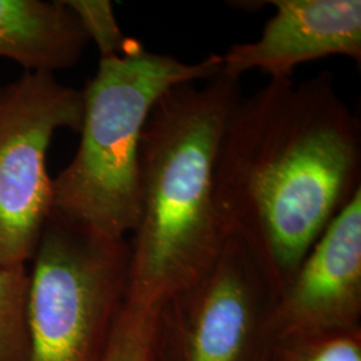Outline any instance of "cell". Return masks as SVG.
<instances>
[{
	"label": "cell",
	"mask_w": 361,
	"mask_h": 361,
	"mask_svg": "<svg viewBox=\"0 0 361 361\" xmlns=\"http://www.w3.org/2000/svg\"><path fill=\"white\" fill-rule=\"evenodd\" d=\"M359 118L331 74L271 79L234 104L213 195L225 240L250 249L276 297L361 189Z\"/></svg>",
	"instance_id": "obj_1"
},
{
	"label": "cell",
	"mask_w": 361,
	"mask_h": 361,
	"mask_svg": "<svg viewBox=\"0 0 361 361\" xmlns=\"http://www.w3.org/2000/svg\"><path fill=\"white\" fill-rule=\"evenodd\" d=\"M240 80L182 83L157 102L141 141V212L126 300L161 308L198 284L225 244L213 195L219 143Z\"/></svg>",
	"instance_id": "obj_2"
},
{
	"label": "cell",
	"mask_w": 361,
	"mask_h": 361,
	"mask_svg": "<svg viewBox=\"0 0 361 361\" xmlns=\"http://www.w3.org/2000/svg\"><path fill=\"white\" fill-rule=\"evenodd\" d=\"M221 70L217 54L186 63L133 38L119 54L101 58L83 90L77 154L52 180L51 213L106 240H128L140 219L141 141L152 110L170 89Z\"/></svg>",
	"instance_id": "obj_3"
},
{
	"label": "cell",
	"mask_w": 361,
	"mask_h": 361,
	"mask_svg": "<svg viewBox=\"0 0 361 361\" xmlns=\"http://www.w3.org/2000/svg\"><path fill=\"white\" fill-rule=\"evenodd\" d=\"M28 271V361H102L123 308L129 241L51 213Z\"/></svg>",
	"instance_id": "obj_4"
},
{
	"label": "cell",
	"mask_w": 361,
	"mask_h": 361,
	"mask_svg": "<svg viewBox=\"0 0 361 361\" xmlns=\"http://www.w3.org/2000/svg\"><path fill=\"white\" fill-rule=\"evenodd\" d=\"M83 91L50 73L0 89V267L27 265L51 216L47 152L61 129L80 131Z\"/></svg>",
	"instance_id": "obj_5"
},
{
	"label": "cell",
	"mask_w": 361,
	"mask_h": 361,
	"mask_svg": "<svg viewBox=\"0 0 361 361\" xmlns=\"http://www.w3.org/2000/svg\"><path fill=\"white\" fill-rule=\"evenodd\" d=\"M276 300L245 243L226 238L207 276L164 307L154 361H271Z\"/></svg>",
	"instance_id": "obj_6"
},
{
	"label": "cell",
	"mask_w": 361,
	"mask_h": 361,
	"mask_svg": "<svg viewBox=\"0 0 361 361\" xmlns=\"http://www.w3.org/2000/svg\"><path fill=\"white\" fill-rule=\"evenodd\" d=\"M361 189L332 219L271 308L273 344L361 328Z\"/></svg>",
	"instance_id": "obj_7"
},
{
	"label": "cell",
	"mask_w": 361,
	"mask_h": 361,
	"mask_svg": "<svg viewBox=\"0 0 361 361\" xmlns=\"http://www.w3.org/2000/svg\"><path fill=\"white\" fill-rule=\"evenodd\" d=\"M276 13L257 40L238 43L222 58L221 74L240 80L258 70L293 78L297 66L331 55L361 61L360 0H271Z\"/></svg>",
	"instance_id": "obj_8"
},
{
	"label": "cell",
	"mask_w": 361,
	"mask_h": 361,
	"mask_svg": "<svg viewBox=\"0 0 361 361\" xmlns=\"http://www.w3.org/2000/svg\"><path fill=\"white\" fill-rule=\"evenodd\" d=\"M87 42L66 0H0V56L27 73L54 74L75 65Z\"/></svg>",
	"instance_id": "obj_9"
},
{
	"label": "cell",
	"mask_w": 361,
	"mask_h": 361,
	"mask_svg": "<svg viewBox=\"0 0 361 361\" xmlns=\"http://www.w3.org/2000/svg\"><path fill=\"white\" fill-rule=\"evenodd\" d=\"M27 265L0 267V361H28Z\"/></svg>",
	"instance_id": "obj_10"
},
{
	"label": "cell",
	"mask_w": 361,
	"mask_h": 361,
	"mask_svg": "<svg viewBox=\"0 0 361 361\" xmlns=\"http://www.w3.org/2000/svg\"><path fill=\"white\" fill-rule=\"evenodd\" d=\"M161 313L125 298L102 361H154Z\"/></svg>",
	"instance_id": "obj_11"
},
{
	"label": "cell",
	"mask_w": 361,
	"mask_h": 361,
	"mask_svg": "<svg viewBox=\"0 0 361 361\" xmlns=\"http://www.w3.org/2000/svg\"><path fill=\"white\" fill-rule=\"evenodd\" d=\"M271 361H361V328L277 343Z\"/></svg>",
	"instance_id": "obj_12"
},
{
	"label": "cell",
	"mask_w": 361,
	"mask_h": 361,
	"mask_svg": "<svg viewBox=\"0 0 361 361\" xmlns=\"http://www.w3.org/2000/svg\"><path fill=\"white\" fill-rule=\"evenodd\" d=\"M77 15L89 40H94L101 58L119 54L129 38L116 22L113 4L107 0H66Z\"/></svg>",
	"instance_id": "obj_13"
}]
</instances>
